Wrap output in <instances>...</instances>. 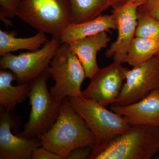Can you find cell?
<instances>
[{"label": "cell", "instance_id": "1", "mask_svg": "<svg viewBox=\"0 0 159 159\" xmlns=\"http://www.w3.org/2000/svg\"><path fill=\"white\" fill-rule=\"evenodd\" d=\"M42 146L66 159L80 147L93 148L95 139L84 120L75 112L68 98L63 100L57 121L47 133L39 138Z\"/></svg>", "mask_w": 159, "mask_h": 159}, {"label": "cell", "instance_id": "2", "mask_svg": "<svg viewBox=\"0 0 159 159\" xmlns=\"http://www.w3.org/2000/svg\"><path fill=\"white\" fill-rule=\"evenodd\" d=\"M159 152V127L133 125L93 149L89 159H150Z\"/></svg>", "mask_w": 159, "mask_h": 159}, {"label": "cell", "instance_id": "3", "mask_svg": "<svg viewBox=\"0 0 159 159\" xmlns=\"http://www.w3.org/2000/svg\"><path fill=\"white\" fill-rule=\"evenodd\" d=\"M17 16L38 32L60 38L70 24V0H21Z\"/></svg>", "mask_w": 159, "mask_h": 159}, {"label": "cell", "instance_id": "4", "mask_svg": "<svg viewBox=\"0 0 159 159\" xmlns=\"http://www.w3.org/2000/svg\"><path fill=\"white\" fill-rule=\"evenodd\" d=\"M51 75L46 71L31 81L29 97L31 110L24 130L17 135L26 139L39 138L47 133L57 121L61 102L52 96L47 81Z\"/></svg>", "mask_w": 159, "mask_h": 159}, {"label": "cell", "instance_id": "5", "mask_svg": "<svg viewBox=\"0 0 159 159\" xmlns=\"http://www.w3.org/2000/svg\"><path fill=\"white\" fill-rule=\"evenodd\" d=\"M68 98L74 110L84 120L93 135L95 145L93 149L105 145L131 126L124 117L94 100L82 97Z\"/></svg>", "mask_w": 159, "mask_h": 159}, {"label": "cell", "instance_id": "6", "mask_svg": "<svg viewBox=\"0 0 159 159\" xmlns=\"http://www.w3.org/2000/svg\"><path fill=\"white\" fill-rule=\"evenodd\" d=\"M47 72L55 81L50 88L52 96L61 102L66 97H81V84L87 78L85 71L70 45L61 43Z\"/></svg>", "mask_w": 159, "mask_h": 159}, {"label": "cell", "instance_id": "7", "mask_svg": "<svg viewBox=\"0 0 159 159\" xmlns=\"http://www.w3.org/2000/svg\"><path fill=\"white\" fill-rule=\"evenodd\" d=\"M61 44L59 38L52 37L37 51L8 53L1 57V69L14 73L18 84L31 82L47 70Z\"/></svg>", "mask_w": 159, "mask_h": 159}, {"label": "cell", "instance_id": "8", "mask_svg": "<svg viewBox=\"0 0 159 159\" xmlns=\"http://www.w3.org/2000/svg\"><path fill=\"white\" fill-rule=\"evenodd\" d=\"M118 98L112 105L125 106L146 97L159 88V58L152 57L146 62L129 70Z\"/></svg>", "mask_w": 159, "mask_h": 159}, {"label": "cell", "instance_id": "9", "mask_svg": "<svg viewBox=\"0 0 159 159\" xmlns=\"http://www.w3.org/2000/svg\"><path fill=\"white\" fill-rule=\"evenodd\" d=\"M129 69L122 63L114 62L99 69L91 78L88 86L82 91L81 97L92 99L107 107L116 100Z\"/></svg>", "mask_w": 159, "mask_h": 159}, {"label": "cell", "instance_id": "10", "mask_svg": "<svg viewBox=\"0 0 159 159\" xmlns=\"http://www.w3.org/2000/svg\"><path fill=\"white\" fill-rule=\"evenodd\" d=\"M19 118L0 106V159H31L33 151L41 147L39 138L26 139L13 134L18 129Z\"/></svg>", "mask_w": 159, "mask_h": 159}, {"label": "cell", "instance_id": "11", "mask_svg": "<svg viewBox=\"0 0 159 159\" xmlns=\"http://www.w3.org/2000/svg\"><path fill=\"white\" fill-rule=\"evenodd\" d=\"M141 6L137 3L127 2L112 7V14L116 23L118 36L105 54L107 58L112 57L114 62L124 63L131 43L135 37L138 8Z\"/></svg>", "mask_w": 159, "mask_h": 159}, {"label": "cell", "instance_id": "12", "mask_svg": "<svg viewBox=\"0 0 159 159\" xmlns=\"http://www.w3.org/2000/svg\"><path fill=\"white\" fill-rule=\"evenodd\" d=\"M111 110L124 117L130 126L146 125L159 127V88L131 104H111Z\"/></svg>", "mask_w": 159, "mask_h": 159}, {"label": "cell", "instance_id": "13", "mask_svg": "<svg viewBox=\"0 0 159 159\" xmlns=\"http://www.w3.org/2000/svg\"><path fill=\"white\" fill-rule=\"evenodd\" d=\"M110 41V38L104 31L69 44L82 64L87 78L90 79L99 70L97 53L106 48Z\"/></svg>", "mask_w": 159, "mask_h": 159}, {"label": "cell", "instance_id": "14", "mask_svg": "<svg viewBox=\"0 0 159 159\" xmlns=\"http://www.w3.org/2000/svg\"><path fill=\"white\" fill-rule=\"evenodd\" d=\"M116 28V23L113 14L101 15L88 21L70 24L59 39L61 43L70 44L84 38Z\"/></svg>", "mask_w": 159, "mask_h": 159}, {"label": "cell", "instance_id": "15", "mask_svg": "<svg viewBox=\"0 0 159 159\" xmlns=\"http://www.w3.org/2000/svg\"><path fill=\"white\" fill-rule=\"evenodd\" d=\"M16 80L12 71L0 70V106L7 111H12L16 106L24 102L29 97L31 88V82L13 86L11 83Z\"/></svg>", "mask_w": 159, "mask_h": 159}, {"label": "cell", "instance_id": "16", "mask_svg": "<svg viewBox=\"0 0 159 159\" xmlns=\"http://www.w3.org/2000/svg\"><path fill=\"white\" fill-rule=\"evenodd\" d=\"M46 34L39 32L31 37H16V33L0 30V56L20 50L34 51L48 41Z\"/></svg>", "mask_w": 159, "mask_h": 159}, {"label": "cell", "instance_id": "17", "mask_svg": "<svg viewBox=\"0 0 159 159\" xmlns=\"http://www.w3.org/2000/svg\"><path fill=\"white\" fill-rule=\"evenodd\" d=\"M70 24H79L98 17L112 7L111 0H70Z\"/></svg>", "mask_w": 159, "mask_h": 159}, {"label": "cell", "instance_id": "18", "mask_svg": "<svg viewBox=\"0 0 159 159\" xmlns=\"http://www.w3.org/2000/svg\"><path fill=\"white\" fill-rule=\"evenodd\" d=\"M159 51V40L134 37L131 43L124 63L135 67L156 55Z\"/></svg>", "mask_w": 159, "mask_h": 159}, {"label": "cell", "instance_id": "19", "mask_svg": "<svg viewBox=\"0 0 159 159\" xmlns=\"http://www.w3.org/2000/svg\"><path fill=\"white\" fill-rule=\"evenodd\" d=\"M135 37L159 40V20L148 13L138 11Z\"/></svg>", "mask_w": 159, "mask_h": 159}, {"label": "cell", "instance_id": "20", "mask_svg": "<svg viewBox=\"0 0 159 159\" xmlns=\"http://www.w3.org/2000/svg\"><path fill=\"white\" fill-rule=\"evenodd\" d=\"M21 0H0V19L6 26L11 25L9 19L17 16Z\"/></svg>", "mask_w": 159, "mask_h": 159}, {"label": "cell", "instance_id": "21", "mask_svg": "<svg viewBox=\"0 0 159 159\" xmlns=\"http://www.w3.org/2000/svg\"><path fill=\"white\" fill-rule=\"evenodd\" d=\"M138 10L148 13L159 20V0H148L139 6Z\"/></svg>", "mask_w": 159, "mask_h": 159}, {"label": "cell", "instance_id": "22", "mask_svg": "<svg viewBox=\"0 0 159 159\" xmlns=\"http://www.w3.org/2000/svg\"><path fill=\"white\" fill-rule=\"evenodd\" d=\"M31 159H64L61 156L48 150L43 146L35 148L32 152Z\"/></svg>", "mask_w": 159, "mask_h": 159}, {"label": "cell", "instance_id": "23", "mask_svg": "<svg viewBox=\"0 0 159 159\" xmlns=\"http://www.w3.org/2000/svg\"><path fill=\"white\" fill-rule=\"evenodd\" d=\"M93 150L91 147H80L72 151L66 159H89Z\"/></svg>", "mask_w": 159, "mask_h": 159}, {"label": "cell", "instance_id": "24", "mask_svg": "<svg viewBox=\"0 0 159 159\" xmlns=\"http://www.w3.org/2000/svg\"><path fill=\"white\" fill-rule=\"evenodd\" d=\"M148 1V0H121V2H120L119 5L125 3L131 2L137 3V4H139L141 5H142Z\"/></svg>", "mask_w": 159, "mask_h": 159}, {"label": "cell", "instance_id": "25", "mask_svg": "<svg viewBox=\"0 0 159 159\" xmlns=\"http://www.w3.org/2000/svg\"><path fill=\"white\" fill-rule=\"evenodd\" d=\"M111 2L112 4V7H113L114 6L119 5L121 2V0H111Z\"/></svg>", "mask_w": 159, "mask_h": 159}, {"label": "cell", "instance_id": "26", "mask_svg": "<svg viewBox=\"0 0 159 159\" xmlns=\"http://www.w3.org/2000/svg\"><path fill=\"white\" fill-rule=\"evenodd\" d=\"M154 159H159V154L158 155H157L156 156L154 157Z\"/></svg>", "mask_w": 159, "mask_h": 159}, {"label": "cell", "instance_id": "27", "mask_svg": "<svg viewBox=\"0 0 159 159\" xmlns=\"http://www.w3.org/2000/svg\"><path fill=\"white\" fill-rule=\"evenodd\" d=\"M155 56H156V57H157L158 58H159V51H158V53H157V54H156V55Z\"/></svg>", "mask_w": 159, "mask_h": 159}]
</instances>
